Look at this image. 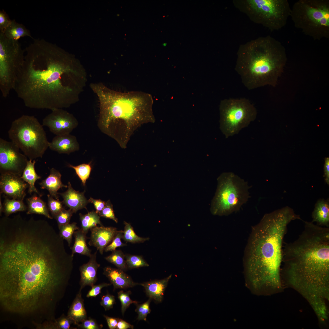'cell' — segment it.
Instances as JSON below:
<instances>
[{
	"label": "cell",
	"instance_id": "obj_26",
	"mask_svg": "<svg viewBox=\"0 0 329 329\" xmlns=\"http://www.w3.org/2000/svg\"><path fill=\"white\" fill-rule=\"evenodd\" d=\"M35 160H28L21 177L29 184L28 193L31 194L32 192H34L41 196L42 195L40 193L34 186L36 180L41 178V177L37 175L35 171Z\"/></svg>",
	"mask_w": 329,
	"mask_h": 329
},
{
	"label": "cell",
	"instance_id": "obj_1",
	"mask_svg": "<svg viewBox=\"0 0 329 329\" xmlns=\"http://www.w3.org/2000/svg\"><path fill=\"white\" fill-rule=\"evenodd\" d=\"M73 263L57 246L31 237L0 254V301L6 311L31 314L48 307L55 312L65 294Z\"/></svg>",
	"mask_w": 329,
	"mask_h": 329
},
{
	"label": "cell",
	"instance_id": "obj_17",
	"mask_svg": "<svg viewBox=\"0 0 329 329\" xmlns=\"http://www.w3.org/2000/svg\"><path fill=\"white\" fill-rule=\"evenodd\" d=\"M97 251L92 254L88 262L80 267V289H82L87 286L92 287L97 280V274L100 264L97 261Z\"/></svg>",
	"mask_w": 329,
	"mask_h": 329
},
{
	"label": "cell",
	"instance_id": "obj_22",
	"mask_svg": "<svg viewBox=\"0 0 329 329\" xmlns=\"http://www.w3.org/2000/svg\"><path fill=\"white\" fill-rule=\"evenodd\" d=\"M62 175L58 171L52 168L50 170L48 176L39 183L41 188L46 189L49 194L55 199L58 198V190L63 187L68 188V186L63 184L61 180Z\"/></svg>",
	"mask_w": 329,
	"mask_h": 329
},
{
	"label": "cell",
	"instance_id": "obj_12",
	"mask_svg": "<svg viewBox=\"0 0 329 329\" xmlns=\"http://www.w3.org/2000/svg\"><path fill=\"white\" fill-rule=\"evenodd\" d=\"M220 129L226 138L237 134L256 118V110L245 98H229L220 104Z\"/></svg>",
	"mask_w": 329,
	"mask_h": 329
},
{
	"label": "cell",
	"instance_id": "obj_2",
	"mask_svg": "<svg viewBox=\"0 0 329 329\" xmlns=\"http://www.w3.org/2000/svg\"><path fill=\"white\" fill-rule=\"evenodd\" d=\"M22 69L14 90L26 106L53 110L73 101V76L78 72L68 56L43 39H35L26 48Z\"/></svg>",
	"mask_w": 329,
	"mask_h": 329
},
{
	"label": "cell",
	"instance_id": "obj_40",
	"mask_svg": "<svg viewBox=\"0 0 329 329\" xmlns=\"http://www.w3.org/2000/svg\"><path fill=\"white\" fill-rule=\"evenodd\" d=\"M123 236V231H119L111 243L108 245L105 248L104 251L105 252L111 251L112 252L116 250V248L123 247L126 245V244L124 243L121 241Z\"/></svg>",
	"mask_w": 329,
	"mask_h": 329
},
{
	"label": "cell",
	"instance_id": "obj_15",
	"mask_svg": "<svg viewBox=\"0 0 329 329\" xmlns=\"http://www.w3.org/2000/svg\"><path fill=\"white\" fill-rule=\"evenodd\" d=\"M21 176L11 174H1L0 193L6 196L17 200H23L25 191L29 186Z\"/></svg>",
	"mask_w": 329,
	"mask_h": 329
},
{
	"label": "cell",
	"instance_id": "obj_20",
	"mask_svg": "<svg viewBox=\"0 0 329 329\" xmlns=\"http://www.w3.org/2000/svg\"><path fill=\"white\" fill-rule=\"evenodd\" d=\"M58 194L63 198V203L74 213L79 210L86 208V206L89 202L84 196V192L80 193L75 190L69 182L68 183L67 190L64 193Z\"/></svg>",
	"mask_w": 329,
	"mask_h": 329
},
{
	"label": "cell",
	"instance_id": "obj_33",
	"mask_svg": "<svg viewBox=\"0 0 329 329\" xmlns=\"http://www.w3.org/2000/svg\"><path fill=\"white\" fill-rule=\"evenodd\" d=\"M59 235L63 239L66 241L69 246H70L72 241V236L75 231L79 229L76 223L73 222L71 224L63 225L59 228Z\"/></svg>",
	"mask_w": 329,
	"mask_h": 329
},
{
	"label": "cell",
	"instance_id": "obj_46",
	"mask_svg": "<svg viewBox=\"0 0 329 329\" xmlns=\"http://www.w3.org/2000/svg\"><path fill=\"white\" fill-rule=\"evenodd\" d=\"M12 20L4 10L0 11V32L3 33L6 29L11 24Z\"/></svg>",
	"mask_w": 329,
	"mask_h": 329
},
{
	"label": "cell",
	"instance_id": "obj_47",
	"mask_svg": "<svg viewBox=\"0 0 329 329\" xmlns=\"http://www.w3.org/2000/svg\"><path fill=\"white\" fill-rule=\"evenodd\" d=\"M89 202L93 203L96 209L95 212L97 214L101 211L104 208L106 202L100 199H95L91 197L88 200Z\"/></svg>",
	"mask_w": 329,
	"mask_h": 329
},
{
	"label": "cell",
	"instance_id": "obj_23",
	"mask_svg": "<svg viewBox=\"0 0 329 329\" xmlns=\"http://www.w3.org/2000/svg\"><path fill=\"white\" fill-rule=\"evenodd\" d=\"M82 290H79L69 310L67 316L71 319L74 324L77 325L88 317L82 296Z\"/></svg>",
	"mask_w": 329,
	"mask_h": 329
},
{
	"label": "cell",
	"instance_id": "obj_4",
	"mask_svg": "<svg viewBox=\"0 0 329 329\" xmlns=\"http://www.w3.org/2000/svg\"><path fill=\"white\" fill-rule=\"evenodd\" d=\"M301 219L292 209L286 206L265 214L252 227L244 251L243 265L246 284L254 293L281 287L283 239L288 224Z\"/></svg>",
	"mask_w": 329,
	"mask_h": 329
},
{
	"label": "cell",
	"instance_id": "obj_48",
	"mask_svg": "<svg viewBox=\"0 0 329 329\" xmlns=\"http://www.w3.org/2000/svg\"><path fill=\"white\" fill-rule=\"evenodd\" d=\"M103 316L106 319L108 327L110 329L116 328L119 318L111 317L105 315H104Z\"/></svg>",
	"mask_w": 329,
	"mask_h": 329
},
{
	"label": "cell",
	"instance_id": "obj_28",
	"mask_svg": "<svg viewBox=\"0 0 329 329\" xmlns=\"http://www.w3.org/2000/svg\"><path fill=\"white\" fill-rule=\"evenodd\" d=\"M8 39L15 41L21 37L27 36L33 38L29 30L23 24L12 20L9 26L3 33Z\"/></svg>",
	"mask_w": 329,
	"mask_h": 329
},
{
	"label": "cell",
	"instance_id": "obj_7",
	"mask_svg": "<svg viewBox=\"0 0 329 329\" xmlns=\"http://www.w3.org/2000/svg\"><path fill=\"white\" fill-rule=\"evenodd\" d=\"M9 137L29 159L42 158L48 148L43 126L34 116L23 115L12 122Z\"/></svg>",
	"mask_w": 329,
	"mask_h": 329
},
{
	"label": "cell",
	"instance_id": "obj_36",
	"mask_svg": "<svg viewBox=\"0 0 329 329\" xmlns=\"http://www.w3.org/2000/svg\"><path fill=\"white\" fill-rule=\"evenodd\" d=\"M118 297L120 300L121 304V312L123 316L127 308L132 303L136 304L138 302L136 301L131 300L130 297V295L131 294L130 291L124 292L121 290L118 292Z\"/></svg>",
	"mask_w": 329,
	"mask_h": 329
},
{
	"label": "cell",
	"instance_id": "obj_50",
	"mask_svg": "<svg viewBox=\"0 0 329 329\" xmlns=\"http://www.w3.org/2000/svg\"><path fill=\"white\" fill-rule=\"evenodd\" d=\"M134 326L125 321L119 319V320L117 326V329H127L129 328L133 329Z\"/></svg>",
	"mask_w": 329,
	"mask_h": 329
},
{
	"label": "cell",
	"instance_id": "obj_44",
	"mask_svg": "<svg viewBox=\"0 0 329 329\" xmlns=\"http://www.w3.org/2000/svg\"><path fill=\"white\" fill-rule=\"evenodd\" d=\"M79 328L83 329H100L102 325H99L94 319L89 317L77 325Z\"/></svg>",
	"mask_w": 329,
	"mask_h": 329
},
{
	"label": "cell",
	"instance_id": "obj_45",
	"mask_svg": "<svg viewBox=\"0 0 329 329\" xmlns=\"http://www.w3.org/2000/svg\"><path fill=\"white\" fill-rule=\"evenodd\" d=\"M111 284V283H102L96 285H94L91 287V289L88 292L86 297L90 298L96 297L101 292V290L102 288L109 286Z\"/></svg>",
	"mask_w": 329,
	"mask_h": 329
},
{
	"label": "cell",
	"instance_id": "obj_21",
	"mask_svg": "<svg viewBox=\"0 0 329 329\" xmlns=\"http://www.w3.org/2000/svg\"><path fill=\"white\" fill-rule=\"evenodd\" d=\"M172 274L161 280H156L139 284L144 288L147 295L157 302H161Z\"/></svg>",
	"mask_w": 329,
	"mask_h": 329
},
{
	"label": "cell",
	"instance_id": "obj_29",
	"mask_svg": "<svg viewBox=\"0 0 329 329\" xmlns=\"http://www.w3.org/2000/svg\"><path fill=\"white\" fill-rule=\"evenodd\" d=\"M79 216L81 229L86 234L89 229L96 226L97 224L103 225L100 220V216L95 211H90L85 214L80 213Z\"/></svg>",
	"mask_w": 329,
	"mask_h": 329
},
{
	"label": "cell",
	"instance_id": "obj_43",
	"mask_svg": "<svg viewBox=\"0 0 329 329\" xmlns=\"http://www.w3.org/2000/svg\"><path fill=\"white\" fill-rule=\"evenodd\" d=\"M115 303V296L108 293L102 296L100 304L106 311L112 308Z\"/></svg>",
	"mask_w": 329,
	"mask_h": 329
},
{
	"label": "cell",
	"instance_id": "obj_10",
	"mask_svg": "<svg viewBox=\"0 0 329 329\" xmlns=\"http://www.w3.org/2000/svg\"><path fill=\"white\" fill-rule=\"evenodd\" d=\"M290 16L295 26L316 39L329 34V4L323 0H300L294 4Z\"/></svg>",
	"mask_w": 329,
	"mask_h": 329
},
{
	"label": "cell",
	"instance_id": "obj_52",
	"mask_svg": "<svg viewBox=\"0 0 329 329\" xmlns=\"http://www.w3.org/2000/svg\"><path fill=\"white\" fill-rule=\"evenodd\" d=\"M166 44H166V43H163V46H166Z\"/></svg>",
	"mask_w": 329,
	"mask_h": 329
},
{
	"label": "cell",
	"instance_id": "obj_32",
	"mask_svg": "<svg viewBox=\"0 0 329 329\" xmlns=\"http://www.w3.org/2000/svg\"><path fill=\"white\" fill-rule=\"evenodd\" d=\"M125 225L122 239L125 242L132 243L143 242L149 239V238H143L138 236L130 224L124 221Z\"/></svg>",
	"mask_w": 329,
	"mask_h": 329
},
{
	"label": "cell",
	"instance_id": "obj_14",
	"mask_svg": "<svg viewBox=\"0 0 329 329\" xmlns=\"http://www.w3.org/2000/svg\"><path fill=\"white\" fill-rule=\"evenodd\" d=\"M43 119L42 125L48 127L56 136L70 134L78 122L71 114L61 108L53 110Z\"/></svg>",
	"mask_w": 329,
	"mask_h": 329
},
{
	"label": "cell",
	"instance_id": "obj_6",
	"mask_svg": "<svg viewBox=\"0 0 329 329\" xmlns=\"http://www.w3.org/2000/svg\"><path fill=\"white\" fill-rule=\"evenodd\" d=\"M99 101L97 125L104 133L117 140L122 124L131 125L154 119L151 94L141 91L121 92L103 84H91Z\"/></svg>",
	"mask_w": 329,
	"mask_h": 329
},
{
	"label": "cell",
	"instance_id": "obj_34",
	"mask_svg": "<svg viewBox=\"0 0 329 329\" xmlns=\"http://www.w3.org/2000/svg\"><path fill=\"white\" fill-rule=\"evenodd\" d=\"M125 259L128 269L148 267L149 264L140 256L125 255Z\"/></svg>",
	"mask_w": 329,
	"mask_h": 329
},
{
	"label": "cell",
	"instance_id": "obj_30",
	"mask_svg": "<svg viewBox=\"0 0 329 329\" xmlns=\"http://www.w3.org/2000/svg\"><path fill=\"white\" fill-rule=\"evenodd\" d=\"M23 200L10 199L5 196L3 203V212L5 216L9 217L10 214L26 210L27 207L24 203Z\"/></svg>",
	"mask_w": 329,
	"mask_h": 329
},
{
	"label": "cell",
	"instance_id": "obj_37",
	"mask_svg": "<svg viewBox=\"0 0 329 329\" xmlns=\"http://www.w3.org/2000/svg\"><path fill=\"white\" fill-rule=\"evenodd\" d=\"M47 196L48 208L52 217L54 218L64 208L63 202L60 201L58 199H54L50 194H48Z\"/></svg>",
	"mask_w": 329,
	"mask_h": 329
},
{
	"label": "cell",
	"instance_id": "obj_25",
	"mask_svg": "<svg viewBox=\"0 0 329 329\" xmlns=\"http://www.w3.org/2000/svg\"><path fill=\"white\" fill-rule=\"evenodd\" d=\"M41 196L34 195L27 199V214H37L44 216L50 219L53 218L49 213L46 203L41 198Z\"/></svg>",
	"mask_w": 329,
	"mask_h": 329
},
{
	"label": "cell",
	"instance_id": "obj_18",
	"mask_svg": "<svg viewBox=\"0 0 329 329\" xmlns=\"http://www.w3.org/2000/svg\"><path fill=\"white\" fill-rule=\"evenodd\" d=\"M103 274L108 279L113 286V290L117 289H126L139 285L135 282L131 277L123 270L110 267L103 269Z\"/></svg>",
	"mask_w": 329,
	"mask_h": 329
},
{
	"label": "cell",
	"instance_id": "obj_42",
	"mask_svg": "<svg viewBox=\"0 0 329 329\" xmlns=\"http://www.w3.org/2000/svg\"><path fill=\"white\" fill-rule=\"evenodd\" d=\"M73 320L67 316L62 315L59 318L55 320L53 327L56 329H69L72 324H73Z\"/></svg>",
	"mask_w": 329,
	"mask_h": 329
},
{
	"label": "cell",
	"instance_id": "obj_49",
	"mask_svg": "<svg viewBox=\"0 0 329 329\" xmlns=\"http://www.w3.org/2000/svg\"><path fill=\"white\" fill-rule=\"evenodd\" d=\"M324 165V177L325 181L327 185H329V157L325 158Z\"/></svg>",
	"mask_w": 329,
	"mask_h": 329
},
{
	"label": "cell",
	"instance_id": "obj_11",
	"mask_svg": "<svg viewBox=\"0 0 329 329\" xmlns=\"http://www.w3.org/2000/svg\"><path fill=\"white\" fill-rule=\"evenodd\" d=\"M25 51L18 41L9 39L0 32V90L4 97L15 89L23 65Z\"/></svg>",
	"mask_w": 329,
	"mask_h": 329
},
{
	"label": "cell",
	"instance_id": "obj_3",
	"mask_svg": "<svg viewBox=\"0 0 329 329\" xmlns=\"http://www.w3.org/2000/svg\"><path fill=\"white\" fill-rule=\"evenodd\" d=\"M303 221L301 234L282 249V262L290 284L320 310L329 299V228Z\"/></svg>",
	"mask_w": 329,
	"mask_h": 329
},
{
	"label": "cell",
	"instance_id": "obj_38",
	"mask_svg": "<svg viewBox=\"0 0 329 329\" xmlns=\"http://www.w3.org/2000/svg\"><path fill=\"white\" fill-rule=\"evenodd\" d=\"M73 211L70 209L67 210L64 208L54 218L57 221L58 228L62 226L69 223Z\"/></svg>",
	"mask_w": 329,
	"mask_h": 329
},
{
	"label": "cell",
	"instance_id": "obj_16",
	"mask_svg": "<svg viewBox=\"0 0 329 329\" xmlns=\"http://www.w3.org/2000/svg\"><path fill=\"white\" fill-rule=\"evenodd\" d=\"M90 230L91 235L88 244L95 247L101 255L119 231L115 227L103 225L96 226Z\"/></svg>",
	"mask_w": 329,
	"mask_h": 329
},
{
	"label": "cell",
	"instance_id": "obj_8",
	"mask_svg": "<svg viewBox=\"0 0 329 329\" xmlns=\"http://www.w3.org/2000/svg\"><path fill=\"white\" fill-rule=\"evenodd\" d=\"M217 181L210 209L213 215L227 216L236 212L250 197L248 183L234 173L224 172Z\"/></svg>",
	"mask_w": 329,
	"mask_h": 329
},
{
	"label": "cell",
	"instance_id": "obj_51",
	"mask_svg": "<svg viewBox=\"0 0 329 329\" xmlns=\"http://www.w3.org/2000/svg\"><path fill=\"white\" fill-rule=\"evenodd\" d=\"M3 204L2 203V201H1V195H0V215H1L2 213V212H3Z\"/></svg>",
	"mask_w": 329,
	"mask_h": 329
},
{
	"label": "cell",
	"instance_id": "obj_5",
	"mask_svg": "<svg viewBox=\"0 0 329 329\" xmlns=\"http://www.w3.org/2000/svg\"><path fill=\"white\" fill-rule=\"evenodd\" d=\"M237 55L235 69L249 90L275 86L287 61L284 47L270 36L241 45Z\"/></svg>",
	"mask_w": 329,
	"mask_h": 329
},
{
	"label": "cell",
	"instance_id": "obj_41",
	"mask_svg": "<svg viewBox=\"0 0 329 329\" xmlns=\"http://www.w3.org/2000/svg\"><path fill=\"white\" fill-rule=\"evenodd\" d=\"M98 214L100 217L111 219L116 223L118 222V219L115 216L113 205L109 200L106 202L104 208Z\"/></svg>",
	"mask_w": 329,
	"mask_h": 329
},
{
	"label": "cell",
	"instance_id": "obj_31",
	"mask_svg": "<svg viewBox=\"0 0 329 329\" xmlns=\"http://www.w3.org/2000/svg\"><path fill=\"white\" fill-rule=\"evenodd\" d=\"M108 262L115 265L117 268L124 271L128 269L125 259V255L121 250H115L110 255L105 257Z\"/></svg>",
	"mask_w": 329,
	"mask_h": 329
},
{
	"label": "cell",
	"instance_id": "obj_35",
	"mask_svg": "<svg viewBox=\"0 0 329 329\" xmlns=\"http://www.w3.org/2000/svg\"><path fill=\"white\" fill-rule=\"evenodd\" d=\"M68 166L75 170L76 174L81 180L83 185L85 186L86 181L90 176L91 170L90 164H83L76 166L69 164Z\"/></svg>",
	"mask_w": 329,
	"mask_h": 329
},
{
	"label": "cell",
	"instance_id": "obj_13",
	"mask_svg": "<svg viewBox=\"0 0 329 329\" xmlns=\"http://www.w3.org/2000/svg\"><path fill=\"white\" fill-rule=\"evenodd\" d=\"M27 157L12 142L0 138V173L21 176L28 161Z\"/></svg>",
	"mask_w": 329,
	"mask_h": 329
},
{
	"label": "cell",
	"instance_id": "obj_27",
	"mask_svg": "<svg viewBox=\"0 0 329 329\" xmlns=\"http://www.w3.org/2000/svg\"><path fill=\"white\" fill-rule=\"evenodd\" d=\"M87 234L81 229L74 232L73 235L75 242L71 248L72 256H73L75 253L86 256L89 257L91 256V250L88 247L86 243Z\"/></svg>",
	"mask_w": 329,
	"mask_h": 329
},
{
	"label": "cell",
	"instance_id": "obj_19",
	"mask_svg": "<svg viewBox=\"0 0 329 329\" xmlns=\"http://www.w3.org/2000/svg\"><path fill=\"white\" fill-rule=\"evenodd\" d=\"M49 148L59 154H69L79 150L80 147L76 137L69 134L56 136L49 142Z\"/></svg>",
	"mask_w": 329,
	"mask_h": 329
},
{
	"label": "cell",
	"instance_id": "obj_9",
	"mask_svg": "<svg viewBox=\"0 0 329 329\" xmlns=\"http://www.w3.org/2000/svg\"><path fill=\"white\" fill-rule=\"evenodd\" d=\"M233 2L251 21L271 31L284 27L290 16L291 9L287 0H234Z\"/></svg>",
	"mask_w": 329,
	"mask_h": 329
},
{
	"label": "cell",
	"instance_id": "obj_39",
	"mask_svg": "<svg viewBox=\"0 0 329 329\" xmlns=\"http://www.w3.org/2000/svg\"><path fill=\"white\" fill-rule=\"evenodd\" d=\"M151 299L149 298V299L145 302L140 304L137 303L136 305L135 311L137 313L138 315L137 320H146L148 314L150 313L151 310L150 307V305Z\"/></svg>",
	"mask_w": 329,
	"mask_h": 329
},
{
	"label": "cell",
	"instance_id": "obj_24",
	"mask_svg": "<svg viewBox=\"0 0 329 329\" xmlns=\"http://www.w3.org/2000/svg\"><path fill=\"white\" fill-rule=\"evenodd\" d=\"M312 217L313 223L318 226H329V200L320 199L316 203Z\"/></svg>",
	"mask_w": 329,
	"mask_h": 329
}]
</instances>
